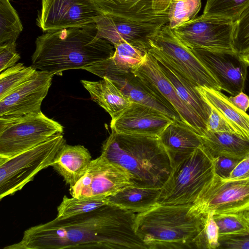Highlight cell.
Returning <instances> with one entry per match:
<instances>
[{"mask_svg": "<svg viewBox=\"0 0 249 249\" xmlns=\"http://www.w3.org/2000/svg\"><path fill=\"white\" fill-rule=\"evenodd\" d=\"M201 138L213 158L224 157L241 161L249 156V140L238 135L206 131Z\"/></svg>", "mask_w": 249, "mask_h": 249, "instance_id": "cell-25", "label": "cell"}, {"mask_svg": "<svg viewBox=\"0 0 249 249\" xmlns=\"http://www.w3.org/2000/svg\"><path fill=\"white\" fill-rule=\"evenodd\" d=\"M218 248L249 249V235H233L219 236Z\"/></svg>", "mask_w": 249, "mask_h": 249, "instance_id": "cell-38", "label": "cell"}, {"mask_svg": "<svg viewBox=\"0 0 249 249\" xmlns=\"http://www.w3.org/2000/svg\"><path fill=\"white\" fill-rule=\"evenodd\" d=\"M174 160L203 145L201 136L181 120H174L159 136Z\"/></svg>", "mask_w": 249, "mask_h": 249, "instance_id": "cell-22", "label": "cell"}, {"mask_svg": "<svg viewBox=\"0 0 249 249\" xmlns=\"http://www.w3.org/2000/svg\"><path fill=\"white\" fill-rule=\"evenodd\" d=\"M192 204H158L136 214V234L148 249L196 248L203 227L202 215L190 213Z\"/></svg>", "mask_w": 249, "mask_h": 249, "instance_id": "cell-4", "label": "cell"}, {"mask_svg": "<svg viewBox=\"0 0 249 249\" xmlns=\"http://www.w3.org/2000/svg\"><path fill=\"white\" fill-rule=\"evenodd\" d=\"M202 98L212 107L223 115L238 135L249 140V115L236 107L221 91L196 87Z\"/></svg>", "mask_w": 249, "mask_h": 249, "instance_id": "cell-26", "label": "cell"}, {"mask_svg": "<svg viewBox=\"0 0 249 249\" xmlns=\"http://www.w3.org/2000/svg\"><path fill=\"white\" fill-rule=\"evenodd\" d=\"M249 0H207L203 15L234 21Z\"/></svg>", "mask_w": 249, "mask_h": 249, "instance_id": "cell-32", "label": "cell"}, {"mask_svg": "<svg viewBox=\"0 0 249 249\" xmlns=\"http://www.w3.org/2000/svg\"><path fill=\"white\" fill-rule=\"evenodd\" d=\"M101 156L124 168L134 186L161 189L173 160L158 136L111 133L103 144Z\"/></svg>", "mask_w": 249, "mask_h": 249, "instance_id": "cell-3", "label": "cell"}, {"mask_svg": "<svg viewBox=\"0 0 249 249\" xmlns=\"http://www.w3.org/2000/svg\"><path fill=\"white\" fill-rule=\"evenodd\" d=\"M133 102L153 107L172 120H181L178 114L148 85L131 71L108 78ZM182 121V120H181Z\"/></svg>", "mask_w": 249, "mask_h": 249, "instance_id": "cell-20", "label": "cell"}, {"mask_svg": "<svg viewBox=\"0 0 249 249\" xmlns=\"http://www.w3.org/2000/svg\"><path fill=\"white\" fill-rule=\"evenodd\" d=\"M37 70L18 63L0 72V100L31 79Z\"/></svg>", "mask_w": 249, "mask_h": 249, "instance_id": "cell-30", "label": "cell"}, {"mask_svg": "<svg viewBox=\"0 0 249 249\" xmlns=\"http://www.w3.org/2000/svg\"><path fill=\"white\" fill-rule=\"evenodd\" d=\"M109 204L108 196L68 197L64 196L57 207L56 217L62 219L94 211Z\"/></svg>", "mask_w": 249, "mask_h": 249, "instance_id": "cell-28", "label": "cell"}, {"mask_svg": "<svg viewBox=\"0 0 249 249\" xmlns=\"http://www.w3.org/2000/svg\"><path fill=\"white\" fill-rule=\"evenodd\" d=\"M95 23L99 37L113 45L125 40L144 52L150 48V38L163 26L120 20L106 16L98 18Z\"/></svg>", "mask_w": 249, "mask_h": 249, "instance_id": "cell-18", "label": "cell"}, {"mask_svg": "<svg viewBox=\"0 0 249 249\" xmlns=\"http://www.w3.org/2000/svg\"><path fill=\"white\" fill-rule=\"evenodd\" d=\"M160 189L134 186L126 187L108 196L109 204L141 213L158 204Z\"/></svg>", "mask_w": 249, "mask_h": 249, "instance_id": "cell-27", "label": "cell"}, {"mask_svg": "<svg viewBox=\"0 0 249 249\" xmlns=\"http://www.w3.org/2000/svg\"><path fill=\"white\" fill-rule=\"evenodd\" d=\"M214 175V158L203 145L175 159L170 174L160 189L158 204H192Z\"/></svg>", "mask_w": 249, "mask_h": 249, "instance_id": "cell-5", "label": "cell"}, {"mask_svg": "<svg viewBox=\"0 0 249 249\" xmlns=\"http://www.w3.org/2000/svg\"><path fill=\"white\" fill-rule=\"evenodd\" d=\"M113 46L115 51L111 57L89 66L84 70L102 78L123 75L141 64L147 53L125 40H121Z\"/></svg>", "mask_w": 249, "mask_h": 249, "instance_id": "cell-19", "label": "cell"}, {"mask_svg": "<svg viewBox=\"0 0 249 249\" xmlns=\"http://www.w3.org/2000/svg\"><path fill=\"white\" fill-rule=\"evenodd\" d=\"M249 210V179L225 180L215 174L192 204L190 213L201 216L240 213Z\"/></svg>", "mask_w": 249, "mask_h": 249, "instance_id": "cell-9", "label": "cell"}, {"mask_svg": "<svg viewBox=\"0 0 249 249\" xmlns=\"http://www.w3.org/2000/svg\"><path fill=\"white\" fill-rule=\"evenodd\" d=\"M53 76L37 71L31 79L0 100V118H17L41 112L42 102Z\"/></svg>", "mask_w": 249, "mask_h": 249, "instance_id": "cell-14", "label": "cell"}, {"mask_svg": "<svg viewBox=\"0 0 249 249\" xmlns=\"http://www.w3.org/2000/svg\"><path fill=\"white\" fill-rule=\"evenodd\" d=\"M63 131L60 124L42 111L17 118H0V159L13 157Z\"/></svg>", "mask_w": 249, "mask_h": 249, "instance_id": "cell-8", "label": "cell"}, {"mask_svg": "<svg viewBox=\"0 0 249 249\" xmlns=\"http://www.w3.org/2000/svg\"><path fill=\"white\" fill-rule=\"evenodd\" d=\"M158 62L179 98L207 124L211 107L196 89L197 86L173 67Z\"/></svg>", "mask_w": 249, "mask_h": 249, "instance_id": "cell-24", "label": "cell"}, {"mask_svg": "<svg viewBox=\"0 0 249 249\" xmlns=\"http://www.w3.org/2000/svg\"><path fill=\"white\" fill-rule=\"evenodd\" d=\"M219 235H249V222L245 213L214 215Z\"/></svg>", "mask_w": 249, "mask_h": 249, "instance_id": "cell-33", "label": "cell"}, {"mask_svg": "<svg viewBox=\"0 0 249 249\" xmlns=\"http://www.w3.org/2000/svg\"><path fill=\"white\" fill-rule=\"evenodd\" d=\"M233 27L232 20L202 15L172 30L190 49L236 53L233 46Z\"/></svg>", "mask_w": 249, "mask_h": 249, "instance_id": "cell-10", "label": "cell"}, {"mask_svg": "<svg viewBox=\"0 0 249 249\" xmlns=\"http://www.w3.org/2000/svg\"><path fill=\"white\" fill-rule=\"evenodd\" d=\"M101 16L92 0H41L36 24L46 32L95 23Z\"/></svg>", "mask_w": 249, "mask_h": 249, "instance_id": "cell-12", "label": "cell"}, {"mask_svg": "<svg viewBox=\"0 0 249 249\" xmlns=\"http://www.w3.org/2000/svg\"><path fill=\"white\" fill-rule=\"evenodd\" d=\"M240 59L246 65L249 66V49L238 54Z\"/></svg>", "mask_w": 249, "mask_h": 249, "instance_id": "cell-42", "label": "cell"}, {"mask_svg": "<svg viewBox=\"0 0 249 249\" xmlns=\"http://www.w3.org/2000/svg\"><path fill=\"white\" fill-rule=\"evenodd\" d=\"M131 179L124 168L100 156L91 160L85 175L70 192L72 197L109 196L133 186Z\"/></svg>", "mask_w": 249, "mask_h": 249, "instance_id": "cell-11", "label": "cell"}, {"mask_svg": "<svg viewBox=\"0 0 249 249\" xmlns=\"http://www.w3.org/2000/svg\"><path fill=\"white\" fill-rule=\"evenodd\" d=\"M112 44L98 35L95 23L45 32L37 37L32 66L54 75L71 69H84L110 58Z\"/></svg>", "mask_w": 249, "mask_h": 249, "instance_id": "cell-2", "label": "cell"}, {"mask_svg": "<svg viewBox=\"0 0 249 249\" xmlns=\"http://www.w3.org/2000/svg\"><path fill=\"white\" fill-rule=\"evenodd\" d=\"M136 214L107 204L90 212L27 229L18 242L5 249H148L136 234Z\"/></svg>", "mask_w": 249, "mask_h": 249, "instance_id": "cell-1", "label": "cell"}, {"mask_svg": "<svg viewBox=\"0 0 249 249\" xmlns=\"http://www.w3.org/2000/svg\"><path fill=\"white\" fill-rule=\"evenodd\" d=\"M20 58L16 44L0 46V72L16 64Z\"/></svg>", "mask_w": 249, "mask_h": 249, "instance_id": "cell-37", "label": "cell"}, {"mask_svg": "<svg viewBox=\"0 0 249 249\" xmlns=\"http://www.w3.org/2000/svg\"><path fill=\"white\" fill-rule=\"evenodd\" d=\"M201 6V0H171L168 25L173 29L196 18Z\"/></svg>", "mask_w": 249, "mask_h": 249, "instance_id": "cell-31", "label": "cell"}, {"mask_svg": "<svg viewBox=\"0 0 249 249\" xmlns=\"http://www.w3.org/2000/svg\"><path fill=\"white\" fill-rule=\"evenodd\" d=\"M219 83L221 90L232 96L244 89L247 66L236 53L212 51L203 49H191Z\"/></svg>", "mask_w": 249, "mask_h": 249, "instance_id": "cell-16", "label": "cell"}, {"mask_svg": "<svg viewBox=\"0 0 249 249\" xmlns=\"http://www.w3.org/2000/svg\"><path fill=\"white\" fill-rule=\"evenodd\" d=\"M23 26L9 0H0V46L15 44Z\"/></svg>", "mask_w": 249, "mask_h": 249, "instance_id": "cell-29", "label": "cell"}, {"mask_svg": "<svg viewBox=\"0 0 249 249\" xmlns=\"http://www.w3.org/2000/svg\"><path fill=\"white\" fill-rule=\"evenodd\" d=\"M229 98L231 102L242 111L246 112L249 109V97L243 91Z\"/></svg>", "mask_w": 249, "mask_h": 249, "instance_id": "cell-41", "label": "cell"}, {"mask_svg": "<svg viewBox=\"0 0 249 249\" xmlns=\"http://www.w3.org/2000/svg\"><path fill=\"white\" fill-rule=\"evenodd\" d=\"M249 179V156L240 161L230 177L225 180H237Z\"/></svg>", "mask_w": 249, "mask_h": 249, "instance_id": "cell-40", "label": "cell"}, {"mask_svg": "<svg viewBox=\"0 0 249 249\" xmlns=\"http://www.w3.org/2000/svg\"><path fill=\"white\" fill-rule=\"evenodd\" d=\"M173 120L161 111L132 102L111 120L110 128L117 133L159 136Z\"/></svg>", "mask_w": 249, "mask_h": 249, "instance_id": "cell-17", "label": "cell"}, {"mask_svg": "<svg viewBox=\"0 0 249 249\" xmlns=\"http://www.w3.org/2000/svg\"><path fill=\"white\" fill-rule=\"evenodd\" d=\"M211 107V113L206 124L207 131L228 132L239 136L235 129L223 115Z\"/></svg>", "mask_w": 249, "mask_h": 249, "instance_id": "cell-36", "label": "cell"}, {"mask_svg": "<svg viewBox=\"0 0 249 249\" xmlns=\"http://www.w3.org/2000/svg\"><path fill=\"white\" fill-rule=\"evenodd\" d=\"M131 71L148 85L197 134L202 136L207 131L205 123L179 98L158 61L151 54L147 52L142 62Z\"/></svg>", "mask_w": 249, "mask_h": 249, "instance_id": "cell-13", "label": "cell"}, {"mask_svg": "<svg viewBox=\"0 0 249 249\" xmlns=\"http://www.w3.org/2000/svg\"><path fill=\"white\" fill-rule=\"evenodd\" d=\"M102 16L120 20L164 25L171 0H92Z\"/></svg>", "mask_w": 249, "mask_h": 249, "instance_id": "cell-15", "label": "cell"}, {"mask_svg": "<svg viewBox=\"0 0 249 249\" xmlns=\"http://www.w3.org/2000/svg\"><path fill=\"white\" fill-rule=\"evenodd\" d=\"M245 214L249 221V210L246 212L245 213Z\"/></svg>", "mask_w": 249, "mask_h": 249, "instance_id": "cell-43", "label": "cell"}, {"mask_svg": "<svg viewBox=\"0 0 249 249\" xmlns=\"http://www.w3.org/2000/svg\"><path fill=\"white\" fill-rule=\"evenodd\" d=\"M91 99L103 107L112 119L118 116L132 102L109 79L104 77L98 81L81 80Z\"/></svg>", "mask_w": 249, "mask_h": 249, "instance_id": "cell-23", "label": "cell"}, {"mask_svg": "<svg viewBox=\"0 0 249 249\" xmlns=\"http://www.w3.org/2000/svg\"><path fill=\"white\" fill-rule=\"evenodd\" d=\"M91 160L89 152L84 146L65 143L57 152L51 166L71 188L85 175Z\"/></svg>", "mask_w": 249, "mask_h": 249, "instance_id": "cell-21", "label": "cell"}, {"mask_svg": "<svg viewBox=\"0 0 249 249\" xmlns=\"http://www.w3.org/2000/svg\"><path fill=\"white\" fill-rule=\"evenodd\" d=\"M147 52L158 61L175 68L197 87L221 91L213 74L175 34L168 24L163 25L149 39Z\"/></svg>", "mask_w": 249, "mask_h": 249, "instance_id": "cell-7", "label": "cell"}, {"mask_svg": "<svg viewBox=\"0 0 249 249\" xmlns=\"http://www.w3.org/2000/svg\"><path fill=\"white\" fill-rule=\"evenodd\" d=\"M66 143L63 134L9 158L0 159V199L22 189L41 170L51 166Z\"/></svg>", "mask_w": 249, "mask_h": 249, "instance_id": "cell-6", "label": "cell"}, {"mask_svg": "<svg viewBox=\"0 0 249 249\" xmlns=\"http://www.w3.org/2000/svg\"><path fill=\"white\" fill-rule=\"evenodd\" d=\"M233 46L238 54L249 49V3L234 21Z\"/></svg>", "mask_w": 249, "mask_h": 249, "instance_id": "cell-35", "label": "cell"}, {"mask_svg": "<svg viewBox=\"0 0 249 249\" xmlns=\"http://www.w3.org/2000/svg\"><path fill=\"white\" fill-rule=\"evenodd\" d=\"M214 158L215 174L223 179L228 178L239 160L224 157Z\"/></svg>", "mask_w": 249, "mask_h": 249, "instance_id": "cell-39", "label": "cell"}, {"mask_svg": "<svg viewBox=\"0 0 249 249\" xmlns=\"http://www.w3.org/2000/svg\"><path fill=\"white\" fill-rule=\"evenodd\" d=\"M202 215L203 227L196 241V249L218 248L220 245L218 227L214 220V214L212 212H209Z\"/></svg>", "mask_w": 249, "mask_h": 249, "instance_id": "cell-34", "label": "cell"}]
</instances>
